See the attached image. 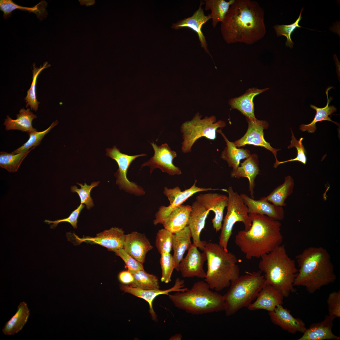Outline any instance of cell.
Segmentation results:
<instances>
[{"mask_svg":"<svg viewBox=\"0 0 340 340\" xmlns=\"http://www.w3.org/2000/svg\"><path fill=\"white\" fill-rule=\"evenodd\" d=\"M125 235L122 229L114 227L98 234L95 237L78 238V240L98 244L113 251L123 248Z\"/></svg>","mask_w":340,"mask_h":340,"instance_id":"22","label":"cell"},{"mask_svg":"<svg viewBox=\"0 0 340 340\" xmlns=\"http://www.w3.org/2000/svg\"><path fill=\"white\" fill-rule=\"evenodd\" d=\"M173 234L165 228L158 230L156 236L155 245L160 254L170 253L172 249Z\"/></svg>","mask_w":340,"mask_h":340,"instance_id":"40","label":"cell"},{"mask_svg":"<svg viewBox=\"0 0 340 340\" xmlns=\"http://www.w3.org/2000/svg\"><path fill=\"white\" fill-rule=\"evenodd\" d=\"M16 119H12L7 115L3 125L5 126L6 131L17 130L27 133L37 131L32 125V121L37 118L36 115L30 111L29 108L26 110L24 108L20 109L19 113L16 114Z\"/></svg>","mask_w":340,"mask_h":340,"instance_id":"29","label":"cell"},{"mask_svg":"<svg viewBox=\"0 0 340 340\" xmlns=\"http://www.w3.org/2000/svg\"><path fill=\"white\" fill-rule=\"evenodd\" d=\"M29 315L30 310L27 303L24 301L21 302L15 314L4 325L2 330L3 333L6 335L18 333L26 324Z\"/></svg>","mask_w":340,"mask_h":340,"instance_id":"32","label":"cell"},{"mask_svg":"<svg viewBox=\"0 0 340 340\" xmlns=\"http://www.w3.org/2000/svg\"><path fill=\"white\" fill-rule=\"evenodd\" d=\"M235 0H230L226 1L224 0H205L206 11L210 10L212 20V25L215 28L217 24L223 20L230 6Z\"/></svg>","mask_w":340,"mask_h":340,"instance_id":"35","label":"cell"},{"mask_svg":"<svg viewBox=\"0 0 340 340\" xmlns=\"http://www.w3.org/2000/svg\"><path fill=\"white\" fill-rule=\"evenodd\" d=\"M118 278L120 281L124 284L129 285L134 281V277L128 270L123 271L119 274Z\"/></svg>","mask_w":340,"mask_h":340,"instance_id":"48","label":"cell"},{"mask_svg":"<svg viewBox=\"0 0 340 340\" xmlns=\"http://www.w3.org/2000/svg\"><path fill=\"white\" fill-rule=\"evenodd\" d=\"M264 11L258 2L235 0L223 20L220 30L228 44L252 45L263 38L266 32Z\"/></svg>","mask_w":340,"mask_h":340,"instance_id":"1","label":"cell"},{"mask_svg":"<svg viewBox=\"0 0 340 340\" xmlns=\"http://www.w3.org/2000/svg\"><path fill=\"white\" fill-rule=\"evenodd\" d=\"M208 284L201 280L194 283L190 289L168 295L175 307L193 315L224 311L223 295L212 291Z\"/></svg>","mask_w":340,"mask_h":340,"instance_id":"6","label":"cell"},{"mask_svg":"<svg viewBox=\"0 0 340 340\" xmlns=\"http://www.w3.org/2000/svg\"><path fill=\"white\" fill-rule=\"evenodd\" d=\"M150 144L154 151V155L149 160L143 163L141 168L145 166L149 167L150 174L156 168L171 176L182 174L180 169L173 162L174 159L177 156L175 151L172 150L167 143L158 146L153 141Z\"/></svg>","mask_w":340,"mask_h":340,"instance_id":"12","label":"cell"},{"mask_svg":"<svg viewBox=\"0 0 340 340\" xmlns=\"http://www.w3.org/2000/svg\"><path fill=\"white\" fill-rule=\"evenodd\" d=\"M153 248L144 234L133 231L125 235L123 248L141 263L144 262L147 252Z\"/></svg>","mask_w":340,"mask_h":340,"instance_id":"21","label":"cell"},{"mask_svg":"<svg viewBox=\"0 0 340 340\" xmlns=\"http://www.w3.org/2000/svg\"><path fill=\"white\" fill-rule=\"evenodd\" d=\"M82 1V3L83 2V3H84V4H86L87 5H91L92 4H93V3H94V2L93 1H86V0H85V1Z\"/></svg>","mask_w":340,"mask_h":340,"instance_id":"50","label":"cell"},{"mask_svg":"<svg viewBox=\"0 0 340 340\" xmlns=\"http://www.w3.org/2000/svg\"><path fill=\"white\" fill-rule=\"evenodd\" d=\"M161 254L160 264L162 270L161 279L162 282L168 283L171 281L173 270L175 268V263L173 256L170 253H162Z\"/></svg>","mask_w":340,"mask_h":340,"instance_id":"42","label":"cell"},{"mask_svg":"<svg viewBox=\"0 0 340 340\" xmlns=\"http://www.w3.org/2000/svg\"><path fill=\"white\" fill-rule=\"evenodd\" d=\"M197 180H195L193 185L190 188L182 191L178 186L173 188H168L165 187L163 193L167 197L170 205L168 206L160 207L155 216L153 224L156 225L162 224L171 211L175 207L182 205L189 198L198 192L209 190H221L223 189H212L211 188H201L196 186Z\"/></svg>","mask_w":340,"mask_h":340,"instance_id":"11","label":"cell"},{"mask_svg":"<svg viewBox=\"0 0 340 340\" xmlns=\"http://www.w3.org/2000/svg\"><path fill=\"white\" fill-rule=\"evenodd\" d=\"M284 298L280 291L266 283L258 294L255 301L247 308L250 311L263 309L270 312L277 305H282Z\"/></svg>","mask_w":340,"mask_h":340,"instance_id":"20","label":"cell"},{"mask_svg":"<svg viewBox=\"0 0 340 340\" xmlns=\"http://www.w3.org/2000/svg\"><path fill=\"white\" fill-rule=\"evenodd\" d=\"M294 185L293 178L290 176H287L285 177L282 184L274 189L267 196L260 199L283 207L286 205L285 201L293 193Z\"/></svg>","mask_w":340,"mask_h":340,"instance_id":"31","label":"cell"},{"mask_svg":"<svg viewBox=\"0 0 340 340\" xmlns=\"http://www.w3.org/2000/svg\"><path fill=\"white\" fill-rule=\"evenodd\" d=\"M266 283L264 275L260 270L240 276L232 282L227 292L224 295V310L230 316L243 308L247 307L257 297Z\"/></svg>","mask_w":340,"mask_h":340,"instance_id":"7","label":"cell"},{"mask_svg":"<svg viewBox=\"0 0 340 340\" xmlns=\"http://www.w3.org/2000/svg\"><path fill=\"white\" fill-rule=\"evenodd\" d=\"M99 183V181L93 182L91 185H88L86 183L83 185L77 183V184L81 186V188L78 189L76 185H74L71 187V190L72 192L77 193L80 198L81 203L85 204L86 208L89 209L94 206L93 199L90 196L91 190L97 186Z\"/></svg>","mask_w":340,"mask_h":340,"instance_id":"41","label":"cell"},{"mask_svg":"<svg viewBox=\"0 0 340 340\" xmlns=\"http://www.w3.org/2000/svg\"><path fill=\"white\" fill-rule=\"evenodd\" d=\"M258 156L255 154L251 155L241 163L234 171H231L230 176L232 178L239 179L241 178H246L249 182V191L251 197L254 199V189L255 186V179L260 171Z\"/></svg>","mask_w":340,"mask_h":340,"instance_id":"25","label":"cell"},{"mask_svg":"<svg viewBox=\"0 0 340 340\" xmlns=\"http://www.w3.org/2000/svg\"><path fill=\"white\" fill-rule=\"evenodd\" d=\"M197 248L192 244L187 255L179 264L178 271L184 278L204 279L206 277V273L203 266L207 260L206 255L204 252H200Z\"/></svg>","mask_w":340,"mask_h":340,"instance_id":"14","label":"cell"},{"mask_svg":"<svg viewBox=\"0 0 340 340\" xmlns=\"http://www.w3.org/2000/svg\"><path fill=\"white\" fill-rule=\"evenodd\" d=\"M134 277V281L130 286L143 289H159V283L156 275L147 273L144 270L130 272Z\"/></svg>","mask_w":340,"mask_h":340,"instance_id":"36","label":"cell"},{"mask_svg":"<svg viewBox=\"0 0 340 340\" xmlns=\"http://www.w3.org/2000/svg\"><path fill=\"white\" fill-rule=\"evenodd\" d=\"M191 207L187 226L191 231L193 241L192 244L203 251L207 242L201 240L200 235L204 228L206 220L210 211L207 209L196 200L192 203Z\"/></svg>","mask_w":340,"mask_h":340,"instance_id":"17","label":"cell"},{"mask_svg":"<svg viewBox=\"0 0 340 340\" xmlns=\"http://www.w3.org/2000/svg\"><path fill=\"white\" fill-rule=\"evenodd\" d=\"M252 221L248 230L239 231L235 242L246 258H259L281 244V224L264 215L249 213Z\"/></svg>","mask_w":340,"mask_h":340,"instance_id":"2","label":"cell"},{"mask_svg":"<svg viewBox=\"0 0 340 340\" xmlns=\"http://www.w3.org/2000/svg\"><path fill=\"white\" fill-rule=\"evenodd\" d=\"M196 200L207 209L212 211L215 216L212 220L213 227L216 232L221 230L223 220L224 210L227 207L228 197L216 193H208L198 195Z\"/></svg>","mask_w":340,"mask_h":340,"instance_id":"16","label":"cell"},{"mask_svg":"<svg viewBox=\"0 0 340 340\" xmlns=\"http://www.w3.org/2000/svg\"><path fill=\"white\" fill-rule=\"evenodd\" d=\"M191 206L181 205L174 208L162 224L164 228L174 234L188 225Z\"/></svg>","mask_w":340,"mask_h":340,"instance_id":"26","label":"cell"},{"mask_svg":"<svg viewBox=\"0 0 340 340\" xmlns=\"http://www.w3.org/2000/svg\"><path fill=\"white\" fill-rule=\"evenodd\" d=\"M332 87L328 88L326 91V93L327 97V103L326 106L323 108H319L315 105H311L310 107L314 109L316 111L314 117L312 122L307 124H302L300 125L299 129L302 131H307L309 133H313L316 130V123L324 121H328L331 122L337 125L338 124L336 122L332 120L329 116L337 111V108L333 105H329V104L332 98H329L328 92Z\"/></svg>","mask_w":340,"mask_h":340,"instance_id":"33","label":"cell"},{"mask_svg":"<svg viewBox=\"0 0 340 340\" xmlns=\"http://www.w3.org/2000/svg\"><path fill=\"white\" fill-rule=\"evenodd\" d=\"M47 3L44 0L40 2L32 7H28L20 6L15 3L12 0H1L0 9L3 13V17L5 19L11 15L14 10L19 9L22 11H27L29 13L35 14L37 18L42 19L46 17L47 14L46 8Z\"/></svg>","mask_w":340,"mask_h":340,"instance_id":"34","label":"cell"},{"mask_svg":"<svg viewBox=\"0 0 340 340\" xmlns=\"http://www.w3.org/2000/svg\"><path fill=\"white\" fill-rule=\"evenodd\" d=\"M191 237V231L188 226L182 230L173 234V256L175 263V269L178 271L179 264L183 258L185 251L188 250L192 245Z\"/></svg>","mask_w":340,"mask_h":340,"instance_id":"30","label":"cell"},{"mask_svg":"<svg viewBox=\"0 0 340 340\" xmlns=\"http://www.w3.org/2000/svg\"><path fill=\"white\" fill-rule=\"evenodd\" d=\"M303 9V8H302L298 17L294 23L288 25H276L273 26L277 37L284 36L286 37V45L291 48L293 47L294 44L291 38L292 33L297 28L303 27L299 26V24L302 18L301 15Z\"/></svg>","mask_w":340,"mask_h":340,"instance_id":"43","label":"cell"},{"mask_svg":"<svg viewBox=\"0 0 340 340\" xmlns=\"http://www.w3.org/2000/svg\"><path fill=\"white\" fill-rule=\"evenodd\" d=\"M327 303L329 315L340 317V290L333 291L329 294Z\"/></svg>","mask_w":340,"mask_h":340,"instance_id":"47","label":"cell"},{"mask_svg":"<svg viewBox=\"0 0 340 340\" xmlns=\"http://www.w3.org/2000/svg\"><path fill=\"white\" fill-rule=\"evenodd\" d=\"M271 322L288 332L294 334L297 332L303 333L306 328L304 322L299 318H295L290 311L282 305H277L274 310L269 312Z\"/></svg>","mask_w":340,"mask_h":340,"instance_id":"19","label":"cell"},{"mask_svg":"<svg viewBox=\"0 0 340 340\" xmlns=\"http://www.w3.org/2000/svg\"><path fill=\"white\" fill-rule=\"evenodd\" d=\"M106 155L114 160L118 166V169L114 175L116 177V184L121 190L136 196L144 195L143 188L135 183L131 182L127 178V172L131 163L138 157L146 156V154L129 156L120 152L116 146L107 148Z\"/></svg>","mask_w":340,"mask_h":340,"instance_id":"10","label":"cell"},{"mask_svg":"<svg viewBox=\"0 0 340 340\" xmlns=\"http://www.w3.org/2000/svg\"><path fill=\"white\" fill-rule=\"evenodd\" d=\"M269 88L259 89L255 88H249L243 95L230 100L229 104L231 108L238 110L246 118L255 119L256 118L254 113L253 98L256 96Z\"/></svg>","mask_w":340,"mask_h":340,"instance_id":"27","label":"cell"},{"mask_svg":"<svg viewBox=\"0 0 340 340\" xmlns=\"http://www.w3.org/2000/svg\"><path fill=\"white\" fill-rule=\"evenodd\" d=\"M226 126L222 120L217 121L214 116H205L202 118L199 113H196L192 119L184 122L180 127L183 141L181 150L184 153L191 151V149L196 142L201 137L214 140L216 138V132L218 128Z\"/></svg>","mask_w":340,"mask_h":340,"instance_id":"8","label":"cell"},{"mask_svg":"<svg viewBox=\"0 0 340 340\" xmlns=\"http://www.w3.org/2000/svg\"><path fill=\"white\" fill-rule=\"evenodd\" d=\"M246 119L248 125L247 131L242 138L234 142L235 146L239 148L246 144H251L264 147L273 153L275 159V163H276L278 161L276 157L277 152L280 149L273 148L264 138L263 131L268 128V122L257 118H246Z\"/></svg>","mask_w":340,"mask_h":340,"instance_id":"13","label":"cell"},{"mask_svg":"<svg viewBox=\"0 0 340 340\" xmlns=\"http://www.w3.org/2000/svg\"><path fill=\"white\" fill-rule=\"evenodd\" d=\"M50 66L51 65L47 62H45L43 65H41L39 68L35 67V63L33 64L32 81L30 88L27 91V95L24 99L26 103V107L29 106L31 110L35 111L38 110V104L40 103L37 100L36 91L37 77L43 70Z\"/></svg>","mask_w":340,"mask_h":340,"instance_id":"38","label":"cell"},{"mask_svg":"<svg viewBox=\"0 0 340 340\" xmlns=\"http://www.w3.org/2000/svg\"><path fill=\"white\" fill-rule=\"evenodd\" d=\"M84 206V205L81 203L77 208L72 211L69 216L67 218L55 221L45 219L44 222L48 224H52L50 226V228L52 229L55 228L59 223L63 222H68L70 224L74 229L77 228V224L78 217L81 211Z\"/></svg>","mask_w":340,"mask_h":340,"instance_id":"46","label":"cell"},{"mask_svg":"<svg viewBox=\"0 0 340 340\" xmlns=\"http://www.w3.org/2000/svg\"><path fill=\"white\" fill-rule=\"evenodd\" d=\"M203 4V1H201L198 8L191 16L173 24L171 28L178 30L182 28L187 27L193 30L198 35L201 47L207 53L211 56L207 48L205 37L202 31V28L204 24L212 19V17L210 14L207 15L205 14L203 8L202 7Z\"/></svg>","mask_w":340,"mask_h":340,"instance_id":"18","label":"cell"},{"mask_svg":"<svg viewBox=\"0 0 340 340\" xmlns=\"http://www.w3.org/2000/svg\"><path fill=\"white\" fill-rule=\"evenodd\" d=\"M298 269L294 286L305 287L314 293L336 278L334 266L327 250L322 246H310L296 257Z\"/></svg>","mask_w":340,"mask_h":340,"instance_id":"3","label":"cell"},{"mask_svg":"<svg viewBox=\"0 0 340 340\" xmlns=\"http://www.w3.org/2000/svg\"><path fill=\"white\" fill-rule=\"evenodd\" d=\"M120 288L124 292L129 293L136 297L144 299L149 304L150 312L153 320L157 319L156 315L152 307V302L156 297L160 295H168L169 293L173 292H184L188 288L185 287L184 281L183 280L177 278L174 285L171 288L165 290L157 289L146 290L133 287L128 285L121 284Z\"/></svg>","mask_w":340,"mask_h":340,"instance_id":"15","label":"cell"},{"mask_svg":"<svg viewBox=\"0 0 340 340\" xmlns=\"http://www.w3.org/2000/svg\"><path fill=\"white\" fill-rule=\"evenodd\" d=\"M117 256L124 261L128 270L130 272L144 270L143 264L137 261L123 248L113 251Z\"/></svg>","mask_w":340,"mask_h":340,"instance_id":"45","label":"cell"},{"mask_svg":"<svg viewBox=\"0 0 340 340\" xmlns=\"http://www.w3.org/2000/svg\"><path fill=\"white\" fill-rule=\"evenodd\" d=\"M216 132L221 135L226 143V146L222 151L220 157L227 162L230 167L232 168V171H235L239 167L240 161L248 158L251 155L250 152L247 149L236 147L234 142L229 140L221 128L217 129Z\"/></svg>","mask_w":340,"mask_h":340,"instance_id":"28","label":"cell"},{"mask_svg":"<svg viewBox=\"0 0 340 340\" xmlns=\"http://www.w3.org/2000/svg\"><path fill=\"white\" fill-rule=\"evenodd\" d=\"M207 256V271L205 281L210 289L220 291L229 286L240 276L236 256L226 251L219 244L207 243L204 250Z\"/></svg>","mask_w":340,"mask_h":340,"instance_id":"5","label":"cell"},{"mask_svg":"<svg viewBox=\"0 0 340 340\" xmlns=\"http://www.w3.org/2000/svg\"><path fill=\"white\" fill-rule=\"evenodd\" d=\"M35 148L33 147L27 151L15 154L0 152V167L6 169L9 172H16L24 159Z\"/></svg>","mask_w":340,"mask_h":340,"instance_id":"37","label":"cell"},{"mask_svg":"<svg viewBox=\"0 0 340 340\" xmlns=\"http://www.w3.org/2000/svg\"><path fill=\"white\" fill-rule=\"evenodd\" d=\"M240 195L248 208L249 213L264 215L278 221L284 219V211L283 207L275 205L261 199L258 200H255L245 194Z\"/></svg>","mask_w":340,"mask_h":340,"instance_id":"23","label":"cell"},{"mask_svg":"<svg viewBox=\"0 0 340 340\" xmlns=\"http://www.w3.org/2000/svg\"><path fill=\"white\" fill-rule=\"evenodd\" d=\"M291 132L292 135L291 137L292 140L290 142L291 144L288 146L287 148L290 149L295 147L297 151V156L294 158L287 160L281 162L278 161L277 163H275L274 165V167L275 168H276L280 164L291 162H299L304 165L306 163L307 158L306 151L302 143L303 139V138H301L299 140H298L294 136L292 130H291Z\"/></svg>","mask_w":340,"mask_h":340,"instance_id":"44","label":"cell"},{"mask_svg":"<svg viewBox=\"0 0 340 340\" xmlns=\"http://www.w3.org/2000/svg\"><path fill=\"white\" fill-rule=\"evenodd\" d=\"M260 258L258 267L264 274L266 283L280 291L284 297L296 292L293 284L298 269L295 261L288 256L284 245Z\"/></svg>","mask_w":340,"mask_h":340,"instance_id":"4","label":"cell"},{"mask_svg":"<svg viewBox=\"0 0 340 340\" xmlns=\"http://www.w3.org/2000/svg\"><path fill=\"white\" fill-rule=\"evenodd\" d=\"M58 123L57 120L53 122L50 126L46 130L41 132L37 131H33L27 133L29 138L28 140L23 145L16 149L11 152L13 154H17L28 151L31 148L38 146L45 135Z\"/></svg>","mask_w":340,"mask_h":340,"instance_id":"39","label":"cell"},{"mask_svg":"<svg viewBox=\"0 0 340 340\" xmlns=\"http://www.w3.org/2000/svg\"><path fill=\"white\" fill-rule=\"evenodd\" d=\"M227 192L228 194L227 212L223 220L218 244L225 251H228V242L235 224L237 222L243 223L244 230H246L250 228L252 221L248 208L240 195L234 191L231 186L228 187Z\"/></svg>","mask_w":340,"mask_h":340,"instance_id":"9","label":"cell"},{"mask_svg":"<svg viewBox=\"0 0 340 340\" xmlns=\"http://www.w3.org/2000/svg\"><path fill=\"white\" fill-rule=\"evenodd\" d=\"M182 335L181 334H177L171 336L169 340H181L182 339Z\"/></svg>","mask_w":340,"mask_h":340,"instance_id":"49","label":"cell"},{"mask_svg":"<svg viewBox=\"0 0 340 340\" xmlns=\"http://www.w3.org/2000/svg\"><path fill=\"white\" fill-rule=\"evenodd\" d=\"M334 316L326 315L320 322L312 324L307 328L302 336L298 340H340V337L332 332Z\"/></svg>","mask_w":340,"mask_h":340,"instance_id":"24","label":"cell"}]
</instances>
